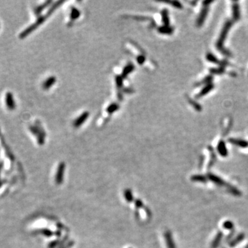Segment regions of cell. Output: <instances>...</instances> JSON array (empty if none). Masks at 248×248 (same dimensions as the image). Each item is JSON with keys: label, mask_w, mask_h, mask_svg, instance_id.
<instances>
[{"label": "cell", "mask_w": 248, "mask_h": 248, "mask_svg": "<svg viewBox=\"0 0 248 248\" xmlns=\"http://www.w3.org/2000/svg\"><path fill=\"white\" fill-rule=\"evenodd\" d=\"M232 26V21L229 20L226 21L225 24H224L223 27L221 32V35L219 36V38H218V41H217L216 42V47L217 48H218V50L221 52L223 55H225L226 56H230L231 53L227 49H226V48H224L223 43H224V41L225 40L226 37H227V33L228 32H229V29H230Z\"/></svg>", "instance_id": "6da1fadb"}, {"label": "cell", "mask_w": 248, "mask_h": 248, "mask_svg": "<svg viewBox=\"0 0 248 248\" xmlns=\"http://www.w3.org/2000/svg\"><path fill=\"white\" fill-rule=\"evenodd\" d=\"M208 13V8L207 6H205L202 9L201 12L200 14H199V17H198L196 21V25L198 26H202L203 23L205 21L206 17H207Z\"/></svg>", "instance_id": "7a4b0ae2"}, {"label": "cell", "mask_w": 248, "mask_h": 248, "mask_svg": "<svg viewBox=\"0 0 248 248\" xmlns=\"http://www.w3.org/2000/svg\"><path fill=\"white\" fill-rule=\"evenodd\" d=\"M213 88H214V84H212V83H210V84H206L205 86L203 87V88L201 90L200 92H199L198 95H196V98H200V97H203V96L207 95L208 92H210Z\"/></svg>", "instance_id": "3957f363"}, {"label": "cell", "mask_w": 248, "mask_h": 248, "mask_svg": "<svg viewBox=\"0 0 248 248\" xmlns=\"http://www.w3.org/2000/svg\"><path fill=\"white\" fill-rule=\"evenodd\" d=\"M232 14H233V19L235 21L238 20L240 17V8L238 3L237 2H234L232 5Z\"/></svg>", "instance_id": "277c9868"}, {"label": "cell", "mask_w": 248, "mask_h": 248, "mask_svg": "<svg viewBox=\"0 0 248 248\" xmlns=\"http://www.w3.org/2000/svg\"><path fill=\"white\" fill-rule=\"evenodd\" d=\"M218 152L219 153V154L221 156L223 157H225L227 155V148H226L225 144V142H223V141H220L219 143H218Z\"/></svg>", "instance_id": "5b68a950"}, {"label": "cell", "mask_w": 248, "mask_h": 248, "mask_svg": "<svg viewBox=\"0 0 248 248\" xmlns=\"http://www.w3.org/2000/svg\"><path fill=\"white\" fill-rule=\"evenodd\" d=\"M229 142L232 143V144L236 145V146H239V147H247L248 142L245 140H241V139H229Z\"/></svg>", "instance_id": "8992f818"}, {"label": "cell", "mask_w": 248, "mask_h": 248, "mask_svg": "<svg viewBox=\"0 0 248 248\" xmlns=\"http://www.w3.org/2000/svg\"><path fill=\"white\" fill-rule=\"evenodd\" d=\"M6 101L7 107H8L9 109L10 110L14 109L15 105H14V101L13 100V97H12V94L10 93V92L7 93L6 97Z\"/></svg>", "instance_id": "52a82bcc"}, {"label": "cell", "mask_w": 248, "mask_h": 248, "mask_svg": "<svg viewBox=\"0 0 248 248\" xmlns=\"http://www.w3.org/2000/svg\"><path fill=\"white\" fill-rule=\"evenodd\" d=\"M206 58H207V60L208 61H210V62L213 63V64H219V61H218V59H217V58L215 57L213 54L207 53V56H206Z\"/></svg>", "instance_id": "ba28073f"}, {"label": "cell", "mask_w": 248, "mask_h": 248, "mask_svg": "<svg viewBox=\"0 0 248 248\" xmlns=\"http://www.w3.org/2000/svg\"><path fill=\"white\" fill-rule=\"evenodd\" d=\"M210 72L213 74H216V75H220V74H223L225 72L224 70V67L221 66L218 68H212L210 69Z\"/></svg>", "instance_id": "9c48e42d"}, {"label": "cell", "mask_w": 248, "mask_h": 248, "mask_svg": "<svg viewBox=\"0 0 248 248\" xmlns=\"http://www.w3.org/2000/svg\"><path fill=\"white\" fill-rule=\"evenodd\" d=\"M212 79H213L212 76H207V77H205V79H203L201 82H199V84H197V86H201V85L202 84H210V83H212Z\"/></svg>", "instance_id": "30bf717a"}, {"label": "cell", "mask_w": 248, "mask_h": 248, "mask_svg": "<svg viewBox=\"0 0 248 248\" xmlns=\"http://www.w3.org/2000/svg\"><path fill=\"white\" fill-rule=\"evenodd\" d=\"M210 179L214 183H215L216 184H218V185L223 184V181L221 179L218 178V177H217L216 176H214V175H210Z\"/></svg>", "instance_id": "8fae6325"}, {"label": "cell", "mask_w": 248, "mask_h": 248, "mask_svg": "<svg viewBox=\"0 0 248 248\" xmlns=\"http://www.w3.org/2000/svg\"><path fill=\"white\" fill-rule=\"evenodd\" d=\"M189 101H190V104H192V106L194 108L195 110H197V111H201V110L202 108H201V106H200V104H198V103L196 102V101L192 100V99H190Z\"/></svg>", "instance_id": "7c38bea8"}, {"label": "cell", "mask_w": 248, "mask_h": 248, "mask_svg": "<svg viewBox=\"0 0 248 248\" xmlns=\"http://www.w3.org/2000/svg\"><path fill=\"white\" fill-rule=\"evenodd\" d=\"M172 28H169V27H163L161 28V32L163 33H166V34H170L172 32Z\"/></svg>", "instance_id": "4fadbf2b"}, {"label": "cell", "mask_w": 248, "mask_h": 248, "mask_svg": "<svg viewBox=\"0 0 248 248\" xmlns=\"http://www.w3.org/2000/svg\"><path fill=\"white\" fill-rule=\"evenodd\" d=\"M163 17H164V21L166 25H168L169 23V19L168 17V12L167 10H164V13H163Z\"/></svg>", "instance_id": "5bb4252c"}, {"label": "cell", "mask_w": 248, "mask_h": 248, "mask_svg": "<svg viewBox=\"0 0 248 248\" xmlns=\"http://www.w3.org/2000/svg\"><path fill=\"white\" fill-rule=\"evenodd\" d=\"M172 3L174 4V6H175L177 8H182L181 3L179 2V1H172Z\"/></svg>", "instance_id": "9a60e30c"}, {"label": "cell", "mask_w": 248, "mask_h": 248, "mask_svg": "<svg viewBox=\"0 0 248 248\" xmlns=\"http://www.w3.org/2000/svg\"><path fill=\"white\" fill-rule=\"evenodd\" d=\"M224 227L227 228V229H229V228L232 227V223L229 221H227L224 223Z\"/></svg>", "instance_id": "2e32d148"}, {"label": "cell", "mask_w": 248, "mask_h": 248, "mask_svg": "<svg viewBox=\"0 0 248 248\" xmlns=\"http://www.w3.org/2000/svg\"><path fill=\"white\" fill-rule=\"evenodd\" d=\"M192 179H194V180H195V181H205V178H203V177H200V176H196V177H194V178H192Z\"/></svg>", "instance_id": "e0dca14e"}, {"label": "cell", "mask_w": 248, "mask_h": 248, "mask_svg": "<svg viewBox=\"0 0 248 248\" xmlns=\"http://www.w3.org/2000/svg\"><path fill=\"white\" fill-rule=\"evenodd\" d=\"M212 2H213V1H203V4H204V6H207L208 5L210 4V3H212Z\"/></svg>", "instance_id": "ac0fdd59"}]
</instances>
